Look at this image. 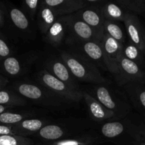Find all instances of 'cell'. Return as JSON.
<instances>
[{
    "label": "cell",
    "instance_id": "1",
    "mask_svg": "<svg viewBox=\"0 0 145 145\" xmlns=\"http://www.w3.org/2000/svg\"><path fill=\"white\" fill-rule=\"evenodd\" d=\"M60 57L76 80L95 84L108 82L107 79L101 74L97 65L82 54L62 51Z\"/></svg>",
    "mask_w": 145,
    "mask_h": 145
},
{
    "label": "cell",
    "instance_id": "2",
    "mask_svg": "<svg viewBox=\"0 0 145 145\" xmlns=\"http://www.w3.org/2000/svg\"><path fill=\"white\" fill-rule=\"evenodd\" d=\"M12 90L18 93L27 101L49 108L65 107L67 101L57 96L42 85L30 82H17L12 84Z\"/></svg>",
    "mask_w": 145,
    "mask_h": 145
},
{
    "label": "cell",
    "instance_id": "3",
    "mask_svg": "<svg viewBox=\"0 0 145 145\" xmlns=\"http://www.w3.org/2000/svg\"><path fill=\"white\" fill-rule=\"evenodd\" d=\"M100 133L102 137L112 142L139 144L138 123L129 119L107 122L101 127Z\"/></svg>",
    "mask_w": 145,
    "mask_h": 145
},
{
    "label": "cell",
    "instance_id": "4",
    "mask_svg": "<svg viewBox=\"0 0 145 145\" xmlns=\"http://www.w3.org/2000/svg\"><path fill=\"white\" fill-rule=\"evenodd\" d=\"M93 97L96 98L106 108L115 113L116 119H123L131 110L130 103L127 97L117 93L109 87L107 83L97 84L93 89Z\"/></svg>",
    "mask_w": 145,
    "mask_h": 145
},
{
    "label": "cell",
    "instance_id": "5",
    "mask_svg": "<svg viewBox=\"0 0 145 145\" xmlns=\"http://www.w3.org/2000/svg\"><path fill=\"white\" fill-rule=\"evenodd\" d=\"M36 81L67 102H79L83 99V91L74 89L67 84L57 79L45 69L40 71L35 75Z\"/></svg>",
    "mask_w": 145,
    "mask_h": 145
},
{
    "label": "cell",
    "instance_id": "6",
    "mask_svg": "<svg viewBox=\"0 0 145 145\" xmlns=\"http://www.w3.org/2000/svg\"><path fill=\"white\" fill-rule=\"evenodd\" d=\"M115 77L118 84L123 86L132 82H145V72L136 62L122 55Z\"/></svg>",
    "mask_w": 145,
    "mask_h": 145
},
{
    "label": "cell",
    "instance_id": "7",
    "mask_svg": "<svg viewBox=\"0 0 145 145\" xmlns=\"http://www.w3.org/2000/svg\"><path fill=\"white\" fill-rule=\"evenodd\" d=\"M36 57V55L31 54L21 56L11 55L8 57L0 60V73L4 76L9 77L21 76L28 71Z\"/></svg>",
    "mask_w": 145,
    "mask_h": 145
},
{
    "label": "cell",
    "instance_id": "8",
    "mask_svg": "<svg viewBox=\"0 0 145 145\" xmlns=\"http://www.w3.org/2000/svg\"><path fill=\"white\" fill-rule=\"evenodd\" d=\"M101 42L103 47L106 69L115 76L122 55L123 44L106 34H104Z\"/></svg>",
    "mask_w": 145,
    "mask_h": 145
},
{
    "label": "cell",
    "instance_id": "9",
    "mask_svg": "<svg viewBox=\"0 0 145 145\" xmlns=\"http://www.w3.org/2000/svg\"><path fill=\"white\" fill-rule=\"evenodd\" d=\"M69 44L74 45L79 50V53L87 57L96 65H101L106 69L103 47L101 41L89 40L80 42L70 40Z\"/></svg>",
    "mask_w": 145,
    "mask_h": 145
},
{
    "label": "cell",
    "instance_id": "10",
    "mask_svg": "<svg viewBox=\"0 0 145 145\" xmlns=\"http://www.w3.org/2000/svg\"><path fill=\"white\" fill-rule=\"evenodd\" d=\"M44 67H45L44 69L48 71L50 74H51L57 79L67 84L74 89H79L76 84V79L74 77L60 57H49L45 62Z\"/></svg>",
    "mask_w": 145,
    "mask_h": 145
},
{
    "label": "cell",
    "instance_id": "11",
    "mask_svg": "<svg viewBox=\"0 0 145 145\" xmlns=\"http://www.w3.org/2000/svg\"><path fill=\"white\" fill-rule=\"evenodd\" d=\"M123 87L130 103L145 123V82H132Z\"/></svg>",
    "mask_w": 145,
    "mask_h": 145
},
{
    "label": "cell",
    "instance_id": "12",
    "mask_svg": "<svg viewBox=\"0 0 145 145\" xmlns=\"http://www.w3.org/2000/svg\"><path fill=\"white\" fill-rule=\"evenodd\" d=\"M76 130H72L64 125L49 123L44 126L35 135L40 140L47 143H50L76 135L78 134H76Z\"/></svg>",
    "mask_w": 145,
    "mask_h": 145
},
{
    "label": "cell",
    "instance_id": "13",
    "mask_svg": "<svg viewBox=\"0 0 145 145\" xmlns=\"http://www.w3.org/2000/svg\"><path fill=\"white\" fill-rule=\"evenodd\" d=\"M83 99L87 106L89 116L94 121L102 122L116 119L113 112L106 108L96 98L89 93L83 91Z\"/></svg>",
    "mask_w": 145,
    "mask_h": 145
},
{
    "label": "cell",
    "instance_id": "14",
    "mask_svg": "<svg viewBox=\"0 0 145 145\" xmlns=\"http://www.w3.org/2000/svg\"><path fill=\"white\" fill-rule=\"evenodd\" d=\"M126 33L129 41L145 52V29L135 16L125 17Z\"/></svg>",
    "mask_w": 145,
    "mask_h": 145
},
{
    "label": "cell",
    "instance_id": "15",
    "mask_svg": "<svg viewBox=\"0 0 145 145\" xmlns=\"http://www.w3.org/2000/svg\"><path fill=\"white\" fill-rule=\"evenodd\" d=\"M68 23L71 41H99L93 30L82 19H72Z\"/></svg>",
    "mask_w": 145,
    "mask_h": 145
},
{
    "label": "cell",
    "instance_id": "16",
    "mask_svg": "<svg viewBox=\"0 0 145 145\" xmlns=\"http://www.w3.org/2000/svg\"><path fill=\"white\" fill-rule=\"evenodd\" d=\"M52 120L49 118H28L12 125L16 135L28 137V135H35L44 126L51 123Z\"/></svg>",
    "mask_w": 145,
    "mask_h": 145
},
{
    "label": "cell",
    "instance_id": "17",
    "mask_svg": "<svg viewBox=\"0 0 145 145\" xmlns=\"http://www.w3.org/2000/svg\"><path fill=\"white\" fill-rule=\"evenodd\" d=\"M69 34V23L62 18L57 20L44 35L45 40L53 47L61 45L66 35Z\"/></svg>",
    "mask_w": 145,
    "mask_h": 145
},
{
    "label": "cell",
    "instance_id": "18",
    "mask_svg": "<svg viewBox=\"0 0 145 145\" xmlns=\"http://www.w3.org/2000/svg\"><path fill=\"white\" fill-rule=\"evenodd\" d=\"M80 19L86 23L93 30L95 34L97 36L98 40L101 41L104 35L103 26L105 22L102 17L96 11L89 9L82 12Z\"/></svg>",
    "mask_w": 145,
    "mask_h": 145
},
{
    "label": "cell",
    "instance_id": "19",
    "mask_svg": "<svg viewBox=\"0 0 145 145\" xmlns=\"http://www.w3.org/2000/svg\"><path fill=\"white\" fill-rule=\"evenodd\" d=\"M99 142H101L100 138L96 135L93 133H85L47 143L46 145H95Z\"/></svg>",
    "mask_w": 145,
    "mask_h": 145
},
{
    "label": "cell",
    "instance_id": "20",
    "mask_svg": "<svg viewBox=\"0 0 145 145\" xmlns=\"http://www.w3.org/2000/svg\"><path fill=\"white\" fill-rule=\"evenodd\" d=\"M27 103L26 99L12 89H6L4 88L0 90V105L15 108L25 106Z\"/></svg>",
    "mask_w": 145,
    "mask_h": 145
},
{
    "label": "cell",
    "instance_id": "21",
    "mask_svg": "<svg viewBox=\"0 0 145 145\" xmlns=\"http://www.w3.org/2000/svg\"><path fill=\"white\" fill-rule=\"evenodd\" d=\"M36 115L35 112L31 111H21L14 112L7 111L0 114V125H1L12 126L19 123L20 122L25 120V119L31 118Z\"/></svg>",
    "mask_w": 145,
    "mask_h": 145
},
{
    "label": "cell",
    "instance_id": "22",
    "mask_svg": "<svg viewBox=\"0 0 145 145\" xmlns=\"http://www.w3.org/2000/svg\"><path fill=\"white\" fill-rule=\"evenodd\" d=\"M122 55L127 59L136 62L142 68L145 65V55L144 52L134 44L129 41L128 43L123 45Z\"/></svg>",
    "mask_w": 145,
    "mask_h": 145
},
{
    "label": "cell",
    "instance_id": "23",
    "mask_svg": "<svg viewBox=\"0 0 145 145\" xmlns=\"http://www.w3.org/2000/svg\"><path fill=\"white\" fill-rule=\"evenodd\" d=\"M56 14L51 8H43L40 13L38 26L41 34L45 35L52 24L56 21Z\"/></svg>",
    "mask_w": 145,
    "mask_h": 145
},
{
    "label": "cell",
    "instance_id": "24",
    "mask_svg": "<svg viewBox=\"0 0 145 145\" xmlns=\"http://www.w3.org/2000/svg\"><path fill=\"white\" fill-rule=\"evenodd\" d=\"M10 19L16 29L21 33H27L30 28V24L25 14L18 8H12L9 13Z\"/></svg>",
    "mask_w": 145,
    "mask_h": 145
},
{
    "label": "cell",
    "instance_id": "25",
    "mask_svg": "<svg viewBox=\"0 0 145 145\" xmlns=\"http://www.w3.org/2000/svg\"><path fill=\"white\" fill-rule=\"evenodd\" d=\"M104 34L114 38L121 44L125 43V33L118 24L113 21L106 20L104 22Z\"/></svg>",
    "mask_w": 145,
    "mask_h": 145
},
{
    "label": "cell",
    "instance_id": "26",
    "mask_svg": "<svg viewBox=\"0 0 145 145\" xmlns=\"http://www.w3.org/2000/svg\"><path fill=\"white\" fill-rule=\"evenodd\" d=\"M33 142L28 137L5 135H0V145H33Z\"/></svg>",
    "mask_w": 145,
    "mask_h": 145
},
{
    "label": "cell",
    "instance_id": "27",
    "mask_svg": "<svg viewBox=\"0 0 145 145\" xmlns=\"http://www.w3.org/2000/svg\"><path fill=\"white\" fill-rule=\"evenodd\" d=\"M14 52V48L8 40L2 33L0 32V60L11 56Z\"/></svg>",
    "mask_w": 145,
    "mask_h": 145
},
{
    "label": "cell",
    "instance_id": "28",
    "mask_svg": "<svg viewBox=\"0 0 145 145\" xmlns=\"http://www.w3.org/2000/svg\"><path fill=\"white\" fill-rule=\"evenodd\" d=\"M106 16L110 21L113 20H122L125 19L123 16V12L118 6L114 4H110L106 7Z\"/></svg>",
    "mask_w": 145,
    "mask_h": 145
},
{
    "label": "cell",
    "instance_id": "29",
    "mask_svg": "<svg viewBox=\"0 0 145 145\" xmlns=\"http://www.w3.org/2000/svg\"><path fill=\"white\" fill-rule=\"evenodd\" d=\"M16 135L12 126L0 125V135Z\"/></svg>",
    "mask_w": 145,
    "mask_h": 145
},
{
    "label": "cell",
    "instance_id": "30",
    "mask_svg": "<svg viewBox=\"0 0 145 145\" xmlns=\"http://www.w3.org/2000/svg\"><path fill=\"white\" fill-rule=\"evenodd\" d=\"M45 4L49 6L50 7L55 8V7L62 5L65 2V0H45Z\"/></svg>",
    "mask_w": 145,
    "mask_h": 145
},
{
    "label": "cell",
    "instance_id": "31",
    "mask_svg": "<svg viewBox=\"0 0 145 145\" xmlns=\"http://www.w3.org/2000/svg\"><path fill=\"white\" fill-rule=\"evenodd\" d=\"M38 3V0H25V4H26L27 7L32 12H34L35 10L36 9Z\"/></svg>",
    "mask_w": 145,
    "mask_h": 145
},
{
    "label": "cell",
    "instance_id": "32",
    "mask_svg": "<svg viewBox=\"0 0 145 145\" xmlns=\"http://www.w3.org/2000/svg\"><path fill=\"white\" fill-rule=\"evenodd\" d=\"M8 84V80L5 76L0 73V90L7 86V85Z\"/></svg>",
    "mask_w": 145,
    "mask_h": 145
},
{
    "label": "cell",
    "instance_id": "33",
    "mask_svg": "<svg viewBox=\"0 0 145 145\" xmlns=\"http://www.w3.org/2000/svg\"><path fill=\"white\" fill-rule=\"evenodd\" d=\"M13 108L8 107V106H2V105H0V114L2 113H4V112L7 111L9 109Z\"/></svg>",
    "mask_w": 145,
    "mask_h": 145
},
{
    "label": "cell",
    "instance_id": "34",
    "mask_svg": "<svg viewBox=\"0 0 145 145\" xmlns=\"http://www.w3.org/2000/svg\"><path fill=\"white\" fill-rule=\"evenodd\" d=\"M3 25H4V19H3V16L0 12V29L2 28Z\"/></svg>",
    "mask_w": 145,
    "mask_h": 145
},
{
    "label": "cell",
    "instance_id": "35",
    "mask_svg": "<svg viewBox=\"0 0 145 145\" xmlns=\"http://www.w3.org/2000/svg\"><path fill=\"white\" fill-rule=\"evenodd\" d=\"M88 1H97V0H88Z\"/></svg>",
    "mask_w": 145,
    "mask_h": 145
},
{
    "label": "cell",
    "instance_id": "36",
    "mask_svg": "<svg viewBox=\"0 0 145 145\" xmlns=\"http://www.w3.org/2000/svg\"><path fill=\"white\" fill-rule=\"evenodd\" d=\"M144 55H145V52H144Z\"/></svg>",
    "mask_w": 145,
    "mask_h": 145
},
{
    "label": "cell",
    "instance_id": "37",
    "mask_svg": "<svg viewBox=\"0 0 145 145\" xmlns=\"http://www.w3.org/2000/svg\"><path fill=\"white\" fill-rule=\"evenodd\" d=\"M144 1H145V0H144Z\"/></svg>",
    "mask_w": 145,
    "mask_h": 145
}]
</instances>
